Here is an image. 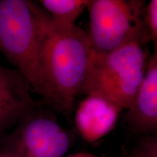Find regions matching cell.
I'll list each match as a JSON object with an SVG mask.
<instances>
[{"instance_id":"cell-1","label":"cell","mask_w":157,"mask_h":157,"mask_svg":"<svg viewBox=\"0 0 157 157\" xmlns=\"http://www.w3.org/2000/svg\"><path fill=\"white\" fill-rule=\"evenodd\" d=\"M28 2L42 31L40 96L44 103L69 113L82 93L93 56L87 32L76 25H56L42 7Z\"/></svg>"},{"instance_id":"cell-2","label":"cell","mask_w":157,"mask_h":157,"mask_svg":"<svg viewBox=\"0 0 157 157\" xmlns=\"http://www.w3.org/2000/svg\"><path fill=\"white\" fill-rule=\"evenodd\" d=\"M145 45L135 40L111 52L93 50L82 93L99 96L121 110L128 109L146 74L149 58Z\"/></svg>"},{"instance_id":"cell-3","label":"cell","mask_w":157,"mask_h":157,"mask_svg":"<svg viewBox=\"0 0 157 157\" xmlns=\"http://www.w3.org/2000/svg\"><path fill=\"white\" fill-rule=\"evenodd\" d=\"M42 31L28 1L0 0V52L29 82L42 90Z\"/></svg>"},{"instance_id":"cell-4","label":"cell","mask_w":157,"mask_h":157,"mask_svg":"<svg viewBox=\"0 0 157 157\" xmlns=\"http://www.w3.org/2000/svg\"><path fill=\"white\" fill-rule=\"evenodd\" d=\"M146 2L139 0H89L90 30L93 50L111 52L135 40L148 43L143 17Z\"/></svg>"},{"instance_id":"cell-5","label":"cell","mask_w":157,"mask_h":157,"mask_svg":"<svg viewBox=\"0 0 157 157\" xmlns=\"http://www.w3.org/2000/svg\"><path fill=\"white\" fill-rule=\"evenodd\" d=\"M14 157H65L71 145L69 132L39 105L25 113L7 140Z\"/></svg>"},{"instance_id":"cell-6","label":"cell","mask_w":157,"mask_h":157,"mask_svg":"<svg viewBox=\"0 0 157 157\" xmlns=\"http://www.w3.org/2000/svg\"><path fill=\"white\" fill-rule=\"evenodd\" d=\"M156 50L149 57L143 81L124 117L131 131L145 136L157 132Z\"/></svg>"},{"instance_id":"cell-7","label":"cell","mask_w":157,"mask_h":157,"mask_svg":"<svg viewBox=\"0 0 157 157\" xmlns=\"http://www.w3.org/2000/svg\"><path fill=\"white\" fill-rule=\"evenodd\" d=\"M121 109L97 95H86L75 116L76 127L86 141L94 143L112 131Z\"/></svg>"},{"instance_id":"cell-8","label":"cell","mask_w":157,"mask_h":157,"mask_svg":"<svg viewBox=\"0 0 157 157\" xmlns=\"http://www.w3.org/2000/svg\"><path fill=\"white\" fill-rule=\"evenodd\" d=\"M39 2L56 25L73 26L84 9H87L89 0H41Z\"/></svg>"},{"instance_id":"cell-9","label":"cell","mask_w":157,"mask_h":157,"mask_svg":"<svg viewBox=\"0 0 157 157\" xmlns=\"http://www.w3.org/2000/svg\"><path fill=\"white\" fill-rule=\"evenodd\" d=\"M29 82L15 69L0 64V101L31 98Z\"/></svg>"},{"instance_id":"cell-10","label":"cell","mask_w":157,"mask_h":157,"mask_svg":"<svg viewBox=\"0 0 157 157\" xmlns=\"http://www.w3.org/2000/svg\"><path fill=\"white\" fill-rule=\"evenodd\" d=\"M37 105L32 97L0 101V137L17 125L25 113Z\"/></svg>"},{"instance_id":"cell-11","label":"cell","mask_w":157,"mask_h":157,"mask_svg":"<svg viewBox=\"0 0 157 157\" xmlns=\"http://www.w3.org/2000/svg\"><path fill=\"white\" fill-rule=\"evenodd\" d=\"M143 22L148 42L152 41L155 44V49H157V0H151L146 4Z\"/></svg>"},{"instance_id":"cell-12","label":"cell","mask_w":157,"mask_h":157,"mask_svg":"<svg viewBox=\"0 0 157 157\" xmlns=\"http://www.w3.org/2000/svg\"><path fill=\"white\" fill-rule=\"evenodd\" d=\"M132 157H157L156 135H148L137 145Z\"/></svg>"},{"instance_id":"cell-13","label":"cell","mask_w":157,"mask_h":157,"mask_svg":"<svg viewBox=\"0 0 157 157\" xmlns=\"http://www.w3.org/2000/svg\"><path fill=\"white\" fill-rule=\"evenodd\" d=\"M65 157H98L96 156H94L93 154H87V153H77V154H71L68 156Z\"/></svg>"},{"instance_id":"cell-14","label":"cell","mask_w":157,"mask_h":157,"mask_svg":"<svg viewBox=\"0 0 157 157\" xmlns=\"http://www.w3.org/2000/svg\"><path fill=\"white\" fill-rule=\"evenodd\" d=\"M0 157H14V156H12L11 154H8V153L5 152V153H0Z\"/></svg>"}]
</instances>
